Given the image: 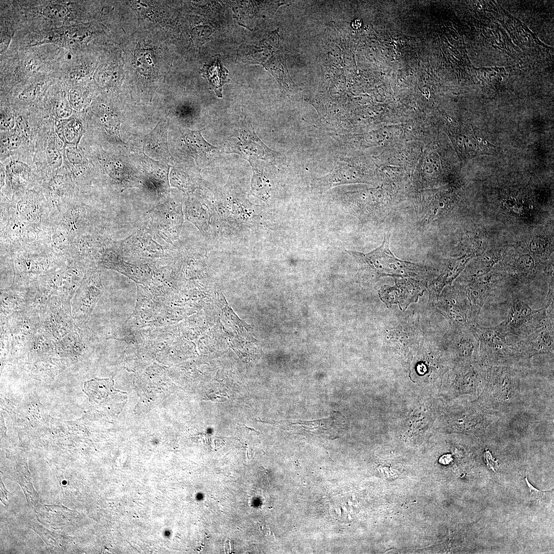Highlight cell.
<instances>
[{
	"label": "cell",
	"mask_w": 554,
	"mask_h": 554,
	"mask_svg": "<svg viewBox=\"0 0 554 554\" xmlns=\"http://www.w3.org/2000/svg\"><path fill=\"white\" fill-rule=\"evenodd\" d=\"M96 221L89 207L70 200L52 212L49 242L55 249L64 254L74 238L100 226Z\"/></svg>",
	"instance_id": "1"
},
{
	"label": "cell",
	"mask_w": 554,
	"mask_h": 554,
	"mask_svg": "<svg viewBox=\"0 0 554 554\" xmlns=\"http://www.w3.org/2000/svg\"><path fill=\"white\" fill-rule=\"evenodd\" d=\"M389 235L384 236L382 245L367 254L348 251L362 266L372 270L378 278L391 276L406 278L418 275L423 268L412 263L395 258L389 248Z\"/></svg>",
	"instance_id": "2"
},
{
	"label": "cell",
	"mask_w": 554,
	"mask_h": 554,
	"mask_svg": "<svg viewBox=\"0 0 554 554\" xmlns=\"http://www.w3.org/2000/svg\"><path fill=\"white\" fill-rule=\"evenodd\" d=\"M548 306L534 310L521 300L515 299L506 319L495 328L505 336L528 335L545 326L552 324L551 316H549L547 312Z\"/></svg>",
	"instance_id": "3"
},
{
	"label": "cell",
	"mask_w": 554,
	"mask_h": 554,
	"mask_svg": "<svg viewBox=\"0 0 554 554\" xmlns=\"http://www.w3.org/2000/svg\"><path fill=\"white\" fill-rule=\"evenodd\" d=\"M145 227L155 238L173 244L183 222L181 205L170 199L157 204L148 213Z\"/></svg>",
	"instance_id": "4"
},
{
	"label": "cell",
	"mask_w": 554,
	"mask_h": 554,
	"mask_svg": "<svg viewBox=\"0 0 554 554\" xmlns=\"http://www.w3.org/2000/svg\"><path fill=\"white\" fill-rule=\"evenodd\" d=\"M145 228L140 229L128 237L114 244L122 256L140 262H154L167 258L168 253Z\"/></svg>",
	"instance_id": "5"
},
{
	"label": "cell",
	"mask_w": 554,
	"mask_h": 554,
	"mask_svg": "<svg viewBox=\"0 0 554 554\" xmlns=\"http://www.w3.org/2000/svg\"><path fill=\"white\" fill-rule=\"evenodd\" d=\"M9 208L23 221L49 240L52 209L47 200L29 194L10 202Z\"/></svg>",
	"instance_id": "6"
},
{
	"label": "cell",
	"mask_w": 554,
	"mask_h": 554,
	"mask_svg": "<svg viewBox=\"0 0 554 554\" xmlns=\"http://www.w3.org/2000/svg\"><path fill=\"white\" fill-rule=\"evenodd\" d=\"M111 240L104 228L100 226L74 238L64 254L67 258L86 264L98 263L102 252Z\"/></svg>",
	"instance_id": "7"
},
{
	"label": "cell",
	"mask_w": 554,
	"mask_h": 554,
	"mask_svg": "<svg viewBox=\"0 0 554 554\" xmlns=\"http://www.w3.org/2000/svg\"><path fill=\"white\" fill-rule=\"evenodd\" d=\"M393 286L385 285L379 291L381 300L388 308L398 304L400 309L405 310L411 303L417 302L423 289L412 280L395 278Z\"/></svg>",
	"instance_id": "8"
},
{
	"label": "cell",
	"mask_w": 554,
	"mask_h": 554,
	"mask_svg": "<svg viewBox=\"0 0 554 554\" xmlns=\"http://www.w3.org/2000/svg\"><path fill=\"white\" fill-rule=\"evenodd\" d=\"M344 417L339 412H334L332 416L325 419L312 421H299L293 423L299 431L307 433H323L327 437H331L340 433L344 424Z\"/></svg>",
	"instance_id": "9"
},
{
	"label": "cell",
	"mask_w": 554,
	"mask_h": 554,
	"mask_svg": "<svg viewBox=\"0 0 554 554\" xmlns=\"http://www.w3.org/2000/svg\"><path fill=\"white\" fill-rule=\"evenodd\" d=\"M168 121H161L145 140L144 148L147 153L157 159H170L167 146Z\"/></svg>",
	"instance_id": "10"
},
{
	"label": "cell",
	"mask_w": 554,
	"mask_h": 554,
	"mask_svg": "<svg viewBox=\"0 0 554 554\" xmlns=\"http://www.w3.org/2000/svg\"><path fill=\"white\" fill-rule=\"evenodd\" d=\"M203 76L209 83L210 87L214 91L219 97H222V87L229 82L228 71L217 58L210 64L204 65Z\"/></svg>",
	"instance_id": "11"
},
{
	"label": "cell",
	"mask_w": 554,
	"mask_h": 554,
	"mask_svg": "<svg viewBox=\"0 0 554 554\" xmlns=\"http://www.w3.org/2000/svg\"><path fill=\"white\" fill-rule=\"evenodd\" d=\"M201 130H184L183 140L190 152L195 157H208L217 148L207 142L201 134Z\"/></svg>",
	"instance_id": "12"
},
{
	"label": "cell",
	"mask_w": 554,
	"mask_h": 554,
	"mask_svg": "<svg viewBox=\"0 0 554 554\" xmlns=\"http://www.w3.org/2000/svg\"><path fill=\"white\" fill-rule=\"evenodd\" d=\"M469 259L461 258L448 262L442 273L432 284L436 293H439L445 285L451 283L458 276Z\"/></svg>",
	"instance_id": "13"
},
{
	"label": "cell",
	"mask_w": 554,
	"mask_h": 554,
	"mask_svg": "<svg viewBox=\"0 0 554 554\" xmlns=\"http://www.w3.org/2000/svg\"><path fill=\"white\" fill-rule=\"evenodd\" d=\"M57 131L62 139L72 143L80 137L81 127L78 122L70 121L63 125H59Z\"/></svg>",
	"instance_id": "14"
},
{
	"label": "cell",
	"mask_w": 554,
	"mask_h": 554,
	"mask_svg": "<svg viewBox=\"0 0 554 554\" xmlns=\"http://www.w3.org/2000/svg\"><path fill=\"white\" fill-rule=\"evenodd\" d=\"M43 15L46 18L53 20H60L66 17L67 9L60 4H51L45 6L42 11Z\"/></svg>",
	"instance_id": "15"
},
{
	"label": "cell",
	"mask_w": 554,
	"mask_h": 554,
	"mask_svg": "<svg viewBox=\"0 0 554 554\" xmlns=\"http://www.w3.org/2000/svg\"><path fill=\"white\" fill-rule=\"evenodd\" d=\"M251 186L253 194H256L259 197L261 196L262 199L263 196L267 194L266 182L262 174H254L252 179Z\"/></svg>",
	"instance_id": "16"
},
{
	"label": "cell",
	"mask_w": 554,
	"mask_h": 554,
	"mask_svg": "<svg viewBox=\"0 0 554 554\" xmlns=\"http://www.w3.org/2000/svg\"><path fill=\"white\" fill-rule=\"evenodd\" d=\"M84 98L80 87L72 89L69 93V100L71 106L75 109L80 110L84 106Z\"/></svg>",
	"instance_id": "17"
},
{
	"label": "cell",
	"mask_w": 554,
	"mask_h": 554,
	"mask_svg": "<svg viewBox=\"0 0 554 554\" xmlns=\"http://www.w3.org/2000/svg\"><path fill=\"white\" fill-rule=\"evenodd\" d=\"M41 86L39 84H34L24 89L19 95L18 97L24 101L34 100L39 92Z\"/></svg>",
	"instance_id": "18"
},
{
	"label": "cell",
	"mask_w": 554,
	"mask_h": 554,
	"mask_svg": "<svg viewBox=\"0 0 554 554\" xmlns=\"http://www.w3.org/2000/svg\"><path fill=\"white\" fill-rule=\"evenodd\" d=\"M47 155L49 164L53 167L60 166L62 162V158L58 150L53 147L47 149Z\"/></svg>",
	"instance_id": "19"
},
{
	"label": "cell",
	"mask_w": 554,
	"mask_h": 554,
	"mask_svg": "<svg viewBox=\"0 0 554 554\" xmlns=\"http://www.w3.org/2000/svg\"><path fill=\"white\" fill-rule=\"evenodd\" d=\"M56 113L60 118H66L69 116L72 110L68 102L64 99L60 101L56 107Z\"/></svg>",
	"instance_id": "20"
},
{
	"label": "cell",
	"mask_w": 554,
	"mask_h": 554,
	"mask_svg": "<svg viewBox=\"0 0 554 554\" xmlns=\"http://www.w3.org/2000/svg\"><path fill=\"white\" fill-rule=\"evenodd\" d=\"M525 481L528 486L530 498L532 500L539 501L543 496L544 493L547 490L541 491L534 487L528 481L527 476L525 477Z\"/></svg>",
	"instance_id": "21"
},
{
	"label": "cell",
	"mask_w": 554,
	"mask_h": 554,
	"mask_svg": "<svg viewBox=\"0 0 554 554\" xmlns=\"http://www.w3.org/2000/svg\"><path fill=\"white\" fill-rule=\"evenodd\" d=\"M67 157L73 164H79L82 160L81 153L76 148H70L67 150Z\"/></svg>",
	"instance_id": "22"
},
{
	"label": "cell",
	"mask_w": 554,
	"mask_h": 554,
	"mask_svg": "<svg viewBox=\"0 0 554 554\" xmlns=\"http://www.w3.org/2000/svg\"><path fill=\"white\" fill-rule=\"evenodd\" d=\"M1 117L2 129L7 130L13 128L14 125V119L11 115H4L1 113Z\"/></svg>",
	"instance_id": "23"
},
{
	"label": "cell",
	"mask_w": 554,
	"mask_h": 554,
	"mask_svg": "<svg viewBox=\"0 0 554 554\" xmlns=\"http://www.w3.org/2000/svg\"><path fill=\"white\" fill-rule=\"evenodd\" d=\"M484 457L488 467L493 471H496L498 467V463L492 459L489 451H486L485 452Z\"/></svg>",
	"instance_id": "24"
},
{
	"label": "cell",
	"mask_w": 554,
	"mask_h": 554,
	"mask_svg": "<svg viewBox=\"0 0 554 554\" xmlns=\"http://www.w3.org/2000/svg\"><path fill=\"white\" fill-rule=\"evenodd\" d=\"M21 144V140L18 135L13 134L9 137V145L8 148L9 149L14 150L17 149Z\"/></svg>",
	"instance_id": "25"
},
{
	"label": "cell",
	"mask_w": 554,
	"mask_h": 554,
	"mask_svg": "<svg viewBox=\"0 0 554 554\" xmlns=\"http://www.w3.org/2000/svg\"><path fill=\"white\" fill-rule=\"evenodd\" d=\"M1 38V51H3L7 48L10 37L6 35H3Z\"/></svg>",
	"instance_id": "26"
}]
</instances>
